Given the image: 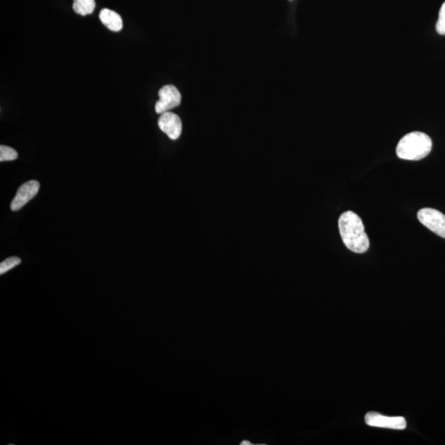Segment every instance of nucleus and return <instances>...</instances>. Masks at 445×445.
Wrapping results in <instances>:
<instances>
[{"mask_svg": "<svg viewBox=\"0 0 445 445\" xmlns=\"http://www.w3.org/2000/svg\"><path fill=\"white\" fill-rule=\"evenodd\" d=\"M339 231L344 244L356 254H365L370 249V240L360 217L353 211H347L338 221Z\"/></svg>", "mask_w": 445, "mask_h": 445, "instance_id": "nucleus-1", "label": "nucleus"}, {"mask_svg": "<svg viewBox=\"0 0 445 445\" xmlns=\"http://www.w3.org/2000/svg\"><path fill=\"white\" fill-rule=\"evenodd\" d=\"M432 140L427 134L415 131L404 136L397 146L398 158L405 160H421L431 153Z\"/></svg>", "mask_w": 445, "mask_h": 445, "instance_id": "nucleus-2", "label": "nucleus"}, {"mask_svg": "<svg viewBox=\"0 0 445 445\" xmlns=\"http://www.w3.org/2000/svg\"><path fill=\"white\" fill-rule=\"evenodd\" d=\"M417 218L428 230L445 239V215L437 210L424 208L419 210Z\"/></svg>", "mask_w": 445, "mask_h": 445, "instance_id": "nucleus-3", "label": "nucleus"}, {"mask_svg": "<svg viewBox=\"0 0 445 445\" xmlns=\"http://www.w3.org/2000/svg\"><path fill=\"white\" fill-rule=\"evenodd\" d=\"M159 100L155 104V111L158 114L168 113L181 104V95L174 85H165L159 90Z\"/></svg>", "mask_w": 445, "mask_h": 445, "instance_id": "nucleus-4", "label": "nucleus"}, {"mask_svg": "<svg viewBox=\"0 0 445 445\" xmlns=\"http://www.w3.org/2000/svg\"><path fill=\"white\" fill-rule=\"evenodd\" d=\"M366 423L372 427L404 429L407 427L405 418L402 417H386L377 412H368L365 417Z\"/></svg>", "mask_w": 445, "mask_h": 445, "instance_id": "nucleus-5", "label": "nucleus"}, {"mask_svg": "<svg viewBox=\"0 0 445 445\" xmlns=\"http://www.w3.org/2000/svg\"><path fill=\"white\" fill-rule=\"evenodd\" d=\"M40 184L38 181H29L19 187L16 196L12 201L11 210L18 211L28 204L38 193Z\"/></svg>", "mask_w": 445, "mask_h": 445, "instance_id": "nucleus-6", "label": "nucleus"}, {"mask_svg": "<svg viewBox=\"0 0 445 445\" xmlns=\"http://www.w3.org/2000/svg\"><path fill=\"white\" fill-rule=\"evenodd\" d=\"M158 124L159 129L173 140H178L183 131L179 116L170 111L161 114Z\"/></svg>", "mask_w": 445, "mask_h": 445, "instance_id": "nucleus-7", "label": "nucleus"}, {"mask_svg": "<svg viewBox=\"0 0 445 445\" xmlns=\"http://www.w3.org/2000/svg\"><path fill=\"white\" fill-rule=\"evenodd\" d=\"M99 18L111 31L120 32L123 28V18L120 14L108 9H103L100 12Z\"/></svg>", "mask_w": 445, "mask_h": 445, "instance_id": "nucleus-8", "label": "nucleus"}, {"mask_svg": "<svg viewBox=\"0 0 445 445\" xmlns=\"http://www.w3.org/2000/svg\"><path fill=\"white\" fill-rule=\"evenodd\" d=\"M95 8V0H74V11L82 16L93 13Z\"/></svg>", "mask_w": 445, "mask_h": 445, "instance_id": "nucleus-9", "label": "nucleus"}, {"mask_svg": "<svg viewBox=\"0 0 445 445\" xmlns=\"http://www.w3.org/2000/svg\"><path fill=\"white\" fill-rule=\"evenodd\" d=\"M18 157L16 150L6 145L0 146V162L13 161L17 159Z\"/></svg>", "mask_w": 445, "mask_h": 445, "instance_id": "nucleus-10", "label": "nucleus"}, {"mask_svg": "<svg viewBox=\"0 0 445 445\" xmlns=\"http://www.w3.org/2000/svg\"><path fill=\"white\" fill-rule=\"evenodd\" d=\"M21 261V259L18 257H9V259L4 260L0 264V274L4 275L9 271L12 270L13 268L18 266Z\"/></svg>", "mask_w": 445, "mask_h": 445, "instance_id": "nucleus-11", "label": "nucleus"}, {"mask_svg": "<svg viewBox=\"0 0 445 445\" xmlns=\"http://www.w3.org/2000/svg\"><path fill=\"white\" fill-rule=\"evenodd\" d=\"M436 31L439 35H445V2L439 10V18L436 23Z\"/></svg>", "mask_w": 445, "mask_h": 445, "instance_id": "nucleus-12", "label": "nucleus"}]
</instances>
